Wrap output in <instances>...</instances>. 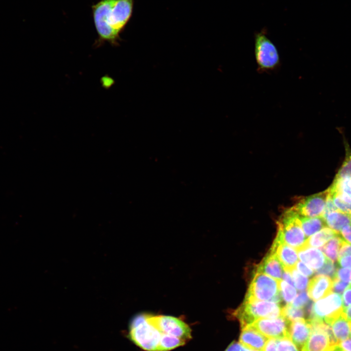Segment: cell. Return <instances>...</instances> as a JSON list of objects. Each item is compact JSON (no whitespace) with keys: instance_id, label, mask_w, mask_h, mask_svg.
Returning <instances> with one entry per match:
<instances>
[{"instance_id":"6da1fadb","label":"cell","mask_w":351,"mask_h":351,"mask_svg":"<svg viewBox=\"0 0 351 351\" xmlns=\"http://www.w3.org/2000/svg\"><path fill=\"white\" fill-rule=\"evenodd\" d=\"M133 0H100L92 6L98 35L97 44H117L119 35L130 19Z\"/></svg>"},{"instance_id":"7a4b0ae2","label":"cell","mask_w":351,"mask_h":351,"mask_svg":"<svg viewBox=\"0 0 351 351\" xmlns=\"http://www.w3.org/2000/svg\"><path fill=\"white\" fill-rule=\"evenodd\" d=\"M275 240L293 247L303 248L307 239L302 228L300 215L292 207L286 210L277 222Z\"/></svg>"},{"instance_id":"3957f363","label":"cell","mask_w":351,"mask_h":351,"mask_svg":"<svg viewBox=\"0 0 351 351\" xmlns=\"http://www.w3.org/2000/svg\"><path fill=\"white\" fill-rule=\"evenodd\" d=\"M279 303L271 301L244 300L234 312L242 329L261 318H274L282 315Z\"/></svg>"},{"instance_id":"277c9868","label":"cell","mask_w":351,"mask_h":351,"mask_svg":"<svg viewBox=\"0 0 351 351\" xmlns=\"http://www.w3.org/2000/svg\"><path fill=\"white\" fill-rule=\"evenodd\" d=\"M127 336L133 343L143 350L156 351L161 333L147 321L143 313L133 318Z\"/></svg>"},{"instance_id":"5b68a950","label":"cell","mask_w":351,"mask_h":351,"mask_svg":"<svg viewBox=\"0 0 351 351\" xmlns=\"http://www.w3.org/2000/svg\"><path fill=\"white\" fill-rule=\"evenodd\" d=\"M280 280L256 271L245 300L271 301L279 303L282 300L279 290Z\"/></svg>"},{"instance_id":"8992f818","label":"cell","mask_w":351,"mask_h":351,"mask_svg":"<svg viewBox=\"0 0 351 351\" xmlns=\"http://www.w3.org/2000/svg\"><path fill=\"white\" fill-rule=\"evenodd\" d=\"M254 53L258 71H272L280 65L278 51L265 31L255 35Z\"/></svg>"},{"instance_id":"52a82bcc","label":"cell","mask_w":351,"mask_h":351,"mask_svg":"<svg viewBox=\"0 0 351 351\" xmlns=\"http://www.w3.org/2000/svg\"><path fill=\"white\" fill-rule=\"evenodd\" d=\"M147 321L161 333L167 334L187 341L192 338V330L184 321L168 315L145 314Z\"/></svg>"},{"instance_id":"ba28073f","label":"cell","mask_w":351,"mask_h":351,"mask_svg":"<svg viewBox=\"0 0 351 351\" xmlns=\"http://www.w3.org/2000/svg\"><path fill=\"white\" fill-rule=\"evenodd\" d=\"M343 310L341 295L332 292L312 304V316L308 320L316 318L323 320L330 325L341 315Z\"/></svg>"},{"instance_id":"9c48e42d","label":"cell","mask_w":351,"mask_h":351,"mask_svg":"<svg viewBox=\"0 0 351 351\" xmlns=\"http://www.w3.org/2000/svg\"><path fill=\"white\" fill-rule=\"evenodd\" d=\"M290 321L281 316L274 318H261L251 325L260 333L268 338L280 339L289 337Z\"/></svg>"},{"instance_id":"30bf717a","label":"cell","mask_w":351,"mask_h":351,"mask_svg":"<svg viewBox=\"0 0 351 351\" xmlns=\"http://www.w3.org/2000/svg\"><path fill=\"white\" fill-rule=\"evenodd\" d=\"M328 195V189L301 199L292 207L300 216H322Z\"/></svg>"},{"instance_id":"8fae6325","label":"cell","mask_w":351,"mask_h":351,"mask_svg":"<svg viewBox=\"0 0 351 351\" xmlns=\"http://www.w3.org/2000/svg\"><path fill=\"white\" fill-rule=\"evenodd\" d=\"M270 252L276 256L284 270L291 272L295 268L298 260V253L295 249L274 239Z\"/></svg>"},{"instance_id":"7c38bea8","label":"cell","mask_w":351,"mask_h":351,"mask_svg":"<svg viewBox=\"0 0 351 351\" xmlns=\"http://www.w3.org/2000/svg\"><path fill=\"white\" fill-rule=\"evenodd\" d=\"M332 279L329 277L317 275L309 282L307 293L314 301L322 299L332 292Z\"/></svg>"},{"instance_id":"4fadbf2b","label":"cell","mask_w":351,"mask_h":351,"mask_svg":"<svg viewBox=\"0 0 351 351\" xmlns=\"http://www.w3.org/2000/svg\"><path fill=\"white\" fill-rule=\"evenodd\" d=\"M312 332V327L307 320L301 319L290 322L289 326L290 338L300 350Z\"/></svg>"},{"instance_id":"5bb4252c","label":"cell","mask_w":351,"mask_h":351,"mask_svg":"<svg viewBox=\"0 0 351 351\" xmlns=\"http://www.w3.org/2000/svg\"><path fill=\"white\" fill-rule=\"evenodd\" d=\"M268 340V337L250 325L242 329L239 336L241 344L256 351H263Z\"/></svg>"},{"instance_id":"9a60e30c","label":"cell","mask_w":351,"mask_h":351,"mask_svg":"<svg viewBox=\"0 0 351 351\" xmlns=\"http://www.w3.org/2000/svg\"><path fill=\"white\" fill-rule=\"evenodd\" d=\"M256 271L263 273L280 280L282 277L283 268L276 256L269 251L257 266Z\"/></svg>"},{"instance_id":"2e32d148","label":"cell","mask_w":351,"mask_h":351,"mask_svg":"<svg viewBox=\"0 0 351 351\" xmlns=\"http://www.w3.org/2000/svg\"><path fill=\"white\" fill-rule=\"evenodd\" d=\"M300 259L314 270H318L324 264L327 257L321 250L307 247L298 251Z\"/></svg>"},{"instance_id":"e0dca14e","label":"cell","mask_w":351,"mask_h":351,"mask_svg":"<svg viewBox=\"0 0 351 351\" xmlns=\"http://www.w3.org/2000/svg\"><path fill=\"white\" fill-rule=\"evenodd\" d=\"M331 347L329 338L326 333L312 330L301 351H326Z\"/></svg>"},{"instance_id":"ac0fdd59","label":"cell","mask_w":351,"mask_h":351,"mask_svg":"<svg viewBox=\"0 0 351 351\" xmlns=\"http://www.w3.org/2000/svg\"><path fill=\"white\" fill-rule=\"evenodd\" d=\"M339 233L334 231L329 227H325L308 237L302 249L307 247L316 248L322 247L331 238L339 235Z\"/></svg>"},{"instance_id":"d6986e66","label":"cell","mask_w":351,"mask_h":351,"mask_svg":"<svg viewBox=\"0 0 351 351\" xmlns=\"http://www.w3.org/2000/svg\"><path fill=\"white\" fill-rule=\"evenodd\" d=\"M324 219L328 227L339 234L344 226L351 224L349 214L339 211L328 214Z\"/></svg>"},{"instance_id":"ffe728a7","label":"cell","mask_w":351,"mask_h":351,"mask_svg":"<svg viewBox=\"0 0 351 351\" xmlns=\"http://www.w3.org/2000/svg\"><path fill=\"white\" fill-rule=\"evenodd\" d=\"M351 322L348 321L343 315L334 319L330 324L337 340L341 342L347 339L350 334Z\"/></svg>"},{"instance_id":"44dd1931","label":"cell","mask_w":351,"mask_h":351,"mask_svg":"<svg viewBox=\"0 0 351 351\" xmlns=\"http://www.w3.org/2000/svg\"><path fill=\"white\" fill-rule=\"evenodd\" d=\"M300 218L302 229L307 238L326 227L322 216L310 217L300 215Z\"/></svg>"},{"instance_id":"7402d4cb","label":"cell","mask_w":351,"mask_h":351,"mask_svg":"<svg viewBox=\"0 0 351 351\" xmlns=\"http://www.w3.org/2000/svg\"><path fill=\"white\" fill-rule=\"evenodd\" d=\"M343 239L337 235L331 238L321 248V251L325 256L334 263L338 260V253Z\"/></svg>"},{"instance_id":"603a6c76","label":"cell","mask_w":351,"mask_h":351,"mask_svg":"<svg viewBox=\"0 0 351 351\" xmlns=\"http://www.w3.org/2000/svg\"><path fill=\"white\" fill-rule=\"evenodd\" d=\"M186 342L176 336L161 333L156 351H169L184 345Z\"/></svg>"},{"instance_id":"cb8c5ba5","label":"cell","mask_w":351,"mask_h":351,"mask_svg":"<svg viewBox=\"0 0 351 351\" xmlns=\"http://www.w3.org/2000/svg\"><path fill=\"white\" fill-rule=\"evenodd\" d=\"M329 194L332 196L334 205L339 211L348 214L351 213V196L338 192H329Z\"/></svg>"},{"instance_id":"d4e9b609","label":"cell","mask_w":351,"mask_h":351,"mask_svg":"<svg viewBox=\"0 0 351 351\" xmlns=\"http://www.w3.org/2000/svg\"><path fill=\"white\" fill-rule=\"evenodd\" d=\"M345 150L344 160L335 176L334 179L351 177V149L345 139H344Z\"/></svg>"},{"instance_id":"484cf974","label":"cell","mask_w":351,"mask_h":351,"mask_svg":"<svg viewBox=\"0 0 351 351\" xmlns=\"http://www.w3.org/2000/svg\"><path fill=\"white\" fill-rule=\"evenodd\" d=\"M305 314L302 308L295 307L291 304H286L282 309L281 316L290 322L304 318Z\"/></svg>"},{"instance_id":"4316f807","label":"cell","mask_w":351,"mask_h":351,"mask_svg":"<svg viewBox=\"0 0 351 351\" xmlns=\"http://www.w3.org/2000/svg\"><path fill=\"white\" fill-rule=\"evenodd\" d=\"M279 290L281 299L287 304H291L297 294L293 286L281 280L279 281Z\"/></svg>"},{"instance_id":"83f0119b","label":"cell","mask_w":351,"mask_h":351,"mask_svg":"<svg viewBox=\"0 0 351 351\" xmlns=\"http://www.w3.org/2000/svg\"><path fill=\"white\" fill-rule=\"evenodd\" d=\"M337 270L334 263L327 257L324 264L315 273L317 275H325L333 279L336 277Z\"/></svg>"},{"instance_id":"f1b7e54d","label":"cell","mask_w":351,"mask_h":351,"mask_svg":"<svg viewBox=\"0 0 351 351\" xmlns=\"http://www.w3.org/2000/svg\"><path fill=\"white\" fill-rule=\"evenodd\" d=\"M294 286L296 288L301 291H304L308 287L309 279L298 272L295 268L291 272Z\"/></svg>"},{"instance_id":"f546056e","label":"cell","mask_w":351,"mask_h":351,"mask_svg":"<svg viewBox=\"0 0 351 351\" xmlns=\"http://www.w3.org/2000/svg\"><path fill=\"white\" fill-rule=\"evenodd\" d=\"M276 351H298L292 340L288 337L277 339Z\"/></svg>"},{"instance_id":"4dcf8cb0","label":"cell","mask_w":351,"mask_h":351,"mask_svg":"<svg viewBox=\"0 0 351 351\" xmlns=\"http://www.w3.org/2000/svg\"><path fill=\"white\" fill-rule=\"evenodd\" d=\"M332 292L341 295L351 284L335 277L332 279Z\"/></svg>"},{"instance_id":"1f68e13d","label":"cell","mask_w":351,"mask_h":351,"mask_svg":"<svg viewBox=\"0 0 351 351\" xmlns=\"http://www.w3.org/2000/svg\"><path fill=\"white\" fill-rule=\"evenodd\" d=\"M309 296L305 291L300 292L294 299L292 305L296 308H302L307 305L309 301Z\"/></svg>"},{"instance_id":"d6a6232c","label":"cell","mask_w":351,"mask_h":351,"mask_svg":"<svg viewBox=\"0 0 351 351\" xmlns=\"http://www.w3.org/2000/svg\"><path fill=\"white\" fill-rule=\"evenodd\" d=\"M336 277L351 284V268H337Z\"/></svg>"},{"instance_id":"836d02e7","label":"cell","mask_w":351,"mask_h":351,"mask_svg":"<svg viewBox=\"0 0 351 351\" xmlns=\"http://www.w3.org/2000/svg\"><path fill=\"white\" fill-rule=\"evenodd\" d=\"M339 211L335 205H334L332 196L329 195V192H328V195L327 196V198L326 200V204L325 205V208L324 209V211L322 214V217L324 218L329 213Z\"/></svg>"},{"instance_id":"e575fe53","label":"cell","mask_w":351,"mask_h":351,"mask_svg":"<svg viewBox=\"0 0 351 351\" xmlns=\"http://www.w3.org/2000/svg\"><path fill=\"white\" fill-rule=\"evenodd\" d=\"M296 265L297 270L304 275L310 277L312 276L314 273L313 270L302 262H297Z\"/></svg>"},{"instance_id":"d590c367","label":"cell","mask_w":351,"mask_h":351,"mask_svg":"<svg viewBox=\"0 0 351 351\" xmlns=\"http://www.w3.org/2000/svg\"><path fill=\"white\" fill-rule=\"evenodd\" d=\"M348 255H351V244L343 239L339 251L338 259Z\"/></svg>"},{"instance_id":"8d00e7d4","label":"cell","mask_w":351,"mask_h":351,"mask_svg":"<svg viewBox=\"0 0 351 351\" xmlns=\"http://www.w3.org/2000/svg\"><path fill=\"white\" fill-rule=\"evenodd\" d=\"M225 351H256L244 347L241 344L236 342L233 341L227 348Z\"/></svg>"},{"instance_id":"74e56055","label":"cell","mask_w":351,"mask_h":351,"mask_svg":"<svg viewBox=\"0 0 351 351\" xmlns=\"http://www.w3.org/2000/svg\"><path fill=\"white\" fill-rule=\"evenodd\" d=\"M342 300L343 308L351 306V285L348 287L342 293Z\"/></svg>"},{"instance_id":"f35d334b","label":"cell","mask_w":351,"mask_h":351,"mask_svg":"<svg viewBox=\"0 0 351 351\" xmlns=\"http://www.w3.org/2000/svg\"><path fill=\"white\" fill-rule=\"evenodd\" d=\"M340 233L347 242L351 244V224L344 226Z\"/></svg>"},{"instance_id":"ab89813d","label":"cell","mask_w":351,"mask_h":351,"mask_svg":"<svg viewBox=\"0 0 351 351\" xmlns=\"http://www.w3.org/2000/svg\"><path fill=\"white\" fill-rule=\"evenodd\" d=\"M339 265L342 268H351V255L341 257L337 260Z\"/></svg>"},{"instance_id":"60d3db41","label":"cell","mask_w":351,"mask_h":351,"mask_svg":"<svg viewBox=\"0 0 351 351\" xmlns=\"http://www.w3.org/2000/svg\"><path fill=\"white\" fill-rule=\"evenodd\" d=\"M277 339L271 338L268 340L263 351H276Z\"/></svg>"},{"instance_id":"b9f144b4","label":"cell","mask_w":351,"mask_h":351,"mask_svg":"<svg viewBox=\"0 0 351 351\" xmlns=\"http://www.w3.org/2000/svg\"><path fill=\"white\" fill-rule=\"evenodd\" d=\"M284 280L290 285L294 286L292 276L290 272L284 270L282 274V277Z\"/></svg>"},{"instance_id":"7bdbcfd3","label":"cell","mask_w":351,"mask_h":351,"mask_svg":"<svg viewBox=\"0 0 351 351\" xmlns=\"http://www.w3.org/2000/svg\"><path fill=\"white\" fill-rule=\"evenodd\" d=\"M342 314L348 321L351 322V306L344 308Z\"/></svg>"},{"instance_id":"ee69618b","label":"cell","mask_w":351,"mask_h":351,"mask_svg":"<svg viewBox=\"0 0 351 351\" xmlns=\"http://www.w3.org/2000/svg\"><path fill=\"white\" fill-rule=\"evenodd\" d=\"M340 346L345 351H351V340L346 339L341 342Z\"/></svg>"},{"instance_id":"f6af8a7d","label":"cell","mask_w":351,"mask_h":351,"mask_svg":"<svg viewBox=\"0 0 351 351\" xmlns=\"http://www.w3.org/2000/svg\"><path fill=\"white\" fill-rule=\"evenodd\" d=\"M326 351H344L343 349V348L339 345H337L331 347Z\"/></svg>"},{"instance_id":"bcb514c9","label":"cell","mask_w":351,"mask_h":351,"mask_svg":"<svg viewBox=\"0 0 351 351\" xmlns=\"http://www.w3.org/2000/svg\"><path fill=\"white\" fill-rule=\"evenodd\" d=\"M349 217H350V222H351V213L349 214Z\"/></svg>"},{"instance_id":"7dc6e473","label":"cell","mask_w":351,"mask_h":351,"mask_svg":"<svg viewBox=\"0 0 351 351\" xmlns=\"http://www.w3.org/2000/svg\"></svg>"}]
</instances>
